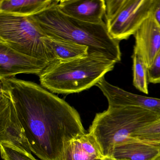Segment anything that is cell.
<instances>
[{
  "instance_id": "obj_19",
  "label": "cell",
  "mask_w": 160,
  "mask_h": 160,
  "mask_svg": "<svg viewBox=\"0 0 160 160\" xmlns=\"http://www.w3.org/2000/svg\"><path fill=\"white\" fill-rule=\"evenodd\" d=\"M148 83L160 84V51L148 68Z\"/></svg>"
},
{
  "instance_id": "obj_1",
  "label": "cell",
  "mask_w": 160,
  "mask_h": 160,
  "mask_svg": "<svg viewBox=\"0 0 160 160\" xmlns=\"http://www.w3.org/2000/svg\"><path fill=\"white\" fill-rule=\"evenodd\" d=\"M10 93L32 152L61 160L67 143L84 134L78 111L40 85L15 77L0 79Z\"/></svg>"
},
{
  "instance_id": "obj_22",
  "label": "cell",
  "mask_w": 160,
  "mask_h": 160,
  "mask_svg": "<svg viewBox=\"0 0 160 160\" xmlns=\"http://www.w3.org/2000/svg\"><path fill=\"white\" fill-rule=\"evenodd\" d=\"M153 160H160V154L156 157Z\"/></svg>"
},
{
  "instance_id": "obj_6",
  "label": "cell",
  "mask_w": 160,
  "mask_h": 160,
  "mask_svg": "<svg viewBox=\"0 0 160 160\" xmlns=\"http://www.w3.org/2000/svg\"><path fill=\"white\" fill-rule=\"evenodd\" d=\"M154 0H107L106 24L111 36L118 42L135 34L150 15Z\"/></svg>"
},
{
  "instance_id": "obj_9",
  "label": "cell",
  "mask_w": 160,
  "mask_h": 160,
  "mask_svg": "<svg viewBox=\"0 0 160 160\" xmlns=\"http://www.w3.org/2000/svg\"><path fill=\"white\" fill-rule=\"evenodd\" d=\"M95 86L102 92L109 107L138 108L156 114L160 119V99L134 94L110 84L103 78Z\"/></svg>"
},
{
  "instance_id": "obj_8",
  "label": "cell",
  "mask_w": 160,
  "mask_h": 160,
  "mask_svg": "<svg viewBox=\"0 0 160 160\" xmlns=\"http://www.w3.org/2000/svg\"><path fill=\"white\" fill-rule=\"evenodd\" d=\"M50 62L18 52L0 42V79L20 73L39 76Z\"/></svg>"
},
{
  "instance_id": "obj_7",
  "label": "cell",
  "mask_w": 160,
  "mask_h": 160,
  "mask_svg": "<svg viewBox=\"0 0 160 160\" xmlns=\"http://www.w3.org/2000/svg\"><path fill=\"white\" fill-rule=\"evenodd\" d=\"M0 86V142L12 144L31 153L10 93L2 83Z\"/></svg>"
},
{
  "instance_id": "obj_15",
  "label": "cell",
  "mask_w": 160,
  "mask_h": 160,
  "mask_svg": "<svg viewBox=\"0 0 160 160\" xmlns=\"http://www.w3.org/2000/svg\"><path fill=\"white\" fill-rule=\"evenodd\" d=\"M42 41L56 60H67L88 54V48L71 41L47 35Z\"/></svg>"
},
{
  "instance_id": "obj_12",
  "label": "cell",
  "mask_w": 160,
  "mask_h": 160,
  "mask_svg": "<svg viewBox=\"0 0 160 160\" xmlns=\"http://www.w3.org/2000/svg\"><path fill=\"white\" fill-rule=\"evenodd\" d=\"M160 154V146L132 137L117 145L111 156L116 160H153Z\"/></svg>"
},
{
  "instance_id": "obj_18",
  "label": "cell",
  "mask_w": 160,
  "mask_h": 160,
  "mask_svg": "<svg viewBox=\"0 0 160 160\" xmlns=\"http://www.w3.org/2000/svg\"><path fill=\"white\" fill-rule=\"evenodd\" d=\"M0 148L3 160H37L31 153L9 143L0 142Z\"/></svg>"
},
{
  "instance_id": "obj_11",
  "label": "cell",
  "mask_w": 160,
  "mask_h": 160,
  "mask_svg": "<svg viewBox=\"0 0 160 160\" xmlns=\"http://www.w3.org/2000/svg\"><path fill=\"white\" fill-rule=\"evenodd\" d=\"M57 7L62 13L77 20L99 24L104 22L106 6L104 0H61Z\"/></svg>"
},
{
  "instance_id": "obj_14",
  "label": "cell",
  "mask_w": 160,
  "mask_h": 160,
  "mask_svg": "<svg viewBox=\"0 0 160 160\" xmlns=\"http://www.w3.org/2000/svg\"><path fill=\"white\" fill-rule=\"evenodd\" d=\"M57 0H0V13L22 17L38 14L54 5Z\"/></svg>"
},
{
  "instance_id": "obj_16",
  "label": "cell",
  "mask_w": 160,
  "mask_h": 160,
  "mask_svg": "<svg viewBox=\"0 0 160 160\" xmlns=\"http://www.w3.org/2000/svg\"><path fill=\"white\" fill-rule=\"evenodd\" d=\"M133 61V85L139 91L148 94V68L141 58L133 52L132 56Z\"/></svg>"
},
{
  "instance_id": "obj_20",
  "label": "cell",
  "mask_w": 160,
  "mask_h": 160,
  "mask_svg": "<svg viewBox=\"0 0 160 160\" xmlns=\"http://www.w3.org/2000/svg\"><path fill=\"white\" fill-rule=\"evenodd\" d=\"M152 14L160 27V0H154Z\"/></svg>"
},
{
  "instance_id": "obj_17",
  "label": "cell",
  "mask_w": 160,
  "mask_h": 160,
  "mask_svg": "<svg viewBox=\"0 0 160 160\" xmlns=\"http://www.w3.org/2000/svg\"><path fill=\"white\" fill-rule=\"evenodd\" d=\"M131 137L160 146V119L135 132Z\"/></svg>"
},
{
  "instance_id": "obj_13",
  "label": "cell",
  "mask_w": 160,
  "mask_h": 160,
  "mask_svg": "<svg viewBox=\"0 0 160 160\" xmlns=\"http://www.w3.org/2000/svg\"><path fill=\"white\" fill-rule=\"evenodd\" d=\"M103 158L94 138L88 133L67 143L61 160H102Z\"/></svg>"
},
{
  "instance_id": "obj_2",
  "label": "cell",
  "mask_w": 160,
  "mask_h": 160,
  "mask_svg": "<svg viewBox=\"0 0 160 160\" xmlns=\"http://www.w3.org/2000/svg\"><path fill=\"white\" fill-rule=\"evenodd\" d=\"M58 4L31 17L47 36L86 46L88 54L101 55L117 63L121 61L119 42L109 34L106 23L91 24L77 20L62 13Z\"/></svg>"
},
{
  "instance_id": "obj_10",
  "label": "cell",
  "mask_w": 160,
  "mask_h": 160,
  "mask_svg": "<svg viewBox=\"0 0 160 160\" xmlns=\"http://www.w3.org/2000/svg\"><path fill=\"white\" fill-rule=\"evenodd\" d=\"M134 36L135 44L133 52L142 58L148 68L160 51V27L152 13L143 22Z\"/></svg>"
},
{
  "instance_id": "obj_4",
  "label": "cell",
  "mask_w": 160,
  "mask_h": 160,
  "mask_svg": "<svg viewBox=\"0 0 160 160\" xmlns=\"http://www.w3.org/2000/svg\"><path fill=\"white\" fill-rule=\"evenodd\" d=\"M150 111L133 107H109L97 113L89 129L104 157L111 156L113 148L140 128L157 120Z\"/></svg>"
},
{
  "instance_id": "obj_21",
  "label": "cell",
  "mask_w": 160,
  "mask_h": 160,
  "mask_svg": "<svg viewBox=\"0 0 160 160\" xmlns=\"http://www.w3.org/2000/svg\"><path fill=\"white\" fill-rule=\"evenodd\" d=\"M102 160H116L115 159H113V158H112L111 157H109V156H105V157H104V158H103Z\"/></svg>"
},
{
  "instance_id": "obj_3",
  "label": "cell",
  "mask_w": 160,
  "mask_h": 160,
  "mask_svg": "<svg viewBox=\"0 0 160 160\" xmlns=\"http://www.w3.org/2000/svg\"><path fill=\"white\" fill-rule=\"evenodd\" d=\"M117 63L95 54L67 60H56L39 75L43 88L52 93L71 94L95 86Z\"/></svg>"
},
{
  "instance_id": "obj_5",
  "label": "cell",
  "mask_w": 160,
  "mask_h": 160,
  "mask_svg": "<svg viewBox=\"0 0 160 160\" xmlns=\"http://www.w3.org/2000/svg\"><path fill=\"white\" fill-rule=\"evenodd\" d=\"M47 35L31 17L0 13V42L27 56L55 60L42 41Z\"/></svg>"
}]
</instances>
